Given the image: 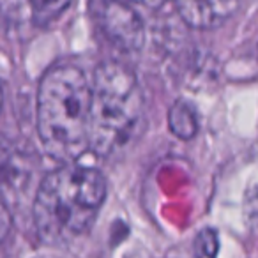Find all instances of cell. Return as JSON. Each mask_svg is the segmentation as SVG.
I'll return each instance as SVG.
<instances>
[{"instance_id": "cell-6", "label": "cell", "mask_w": 258, "mask_h": 258, "mask_svg": "<svg viewBox=\"0 0 258 258\" xmlns=\"http://www.w3.org/2000/svg\"><path fill=\"white\" fill-rule=\"evenodd\" d=\"M170 131L180 140H189L198 133V118L195 110L184 101H177L168 111Z\"/></svg>"}, {"instance_id": "cell-4", "label": "cell", "mask_w": 258, "mask_h": 258, "mask_svg": "<svg viewBox=\"0 0 258 258\" xmlns=\"http://www.w3.org/2000/svg\"><path fill=\"white\" fill-rule=\"evenodd\" d=\"M92 16L101 32L120 50H138L144 43V23L137 11L120 2L92 4Z\"/></svg>"}, {"instance_id": "cell-9", "label": "cell", "mask_w": 258, "mask_h": 258, "mask_svg": "<svg viewBox=\"0 0 258 258\" xmlns=\"http://www.w3.org/2000/svg\"><path fill=\"white\" fill-rule=\"evenodd\" d=\"M9 230H11V214L4 202H0V242L8 237Z\"/></svg>"}, {"instance_id": "cell-3", "label": "cell", "mask_w": 258, "mask_h": 258, "mask_svg": "<svg viewBox=\"0 0 258 258\" xmlns=\"http://www.w3.org/2000/svg\"><path fill=\"white\" fill-rule=\"evenodd\" d=\"M142 89L120 62H104L90 85L89 151L106 158L129 140L142 115Z\"/></svg>"}, {"instance_id": "cell-7", "label": "cell", "mask_w": 258, "mask_h": 258, "mask_svg": "<svg viewBox=\"0 0 258 258\" xmlns=\"http://www.w3.org/2000/svg\"><path fill=\"white\" fill-rule=\"evenodd\" d=\"M218 247V233L211 228L202 230L195 240V258H216Z\"/></svg>"}, {"instance_id": "cell-8", "label": "cell", "mask_w": 258, "mask_h": 258, "mask_svg": "<svg viewBox=\"0 0 258 258\" xmlns=\"http://www.w3.org/2000/svg\"><path fill=\"white\" fill-rule=\"evenodd\" d=\"M244 211H246L247 219H249L254 226H258V186H253L246 193Z\"/></svg>"}, {"instance_id": "cell-10", "label": "cell", "mask_w": 258, "mask_h": 258, "mask_svg": "<svg viewBox=\"0 0 258 258\" xmlns=\"http://www.w3.org/2000/svg\"><path fill=\"white\" fill-rule=\"evenodd\" d=\"M0 104H2V90H0Z\"/></svg>"}, {"instance_id": "cell-1", "label": "cell", "mask_w": 258, "mask_h": 258, "mask_svg": "<svg viewBox=\"0 0 258 258\" xmlns=\"http://www.w3.org/2000/svg\"><path fill=\"white\" fill-rule=\"evenodd\" d=\"M90 83L80 68L53 66L37 89V133L50 158L73 165L89 151Z\"/></svg>"}, {"instance_id": "cell-5", "label": "cell", "mask_w": 258, "mask_h": 258, "mask_svg": "<svg viewBox=\"0 0 258 258\" xmlns=\"http://www.w3.org/2000/svg\"><path fill=\"white\" fill-rule=\"evenodd\" d=\"M179 15L195 29H214L239 9L237 2H177Z\"/></svg>"}, {"instance_id": "cell-2", "label": "cell", "mask_w": 258, "mask_h": 258, "mask_svg": "<svg viewBox=\"0 0 258 258\" xmlns=\"http://www.w3.org/2000/svg\"><path fill=\"white\" fill-rule=\"evenodd\" d=\"M106 197V180L96 168L64 165L50 172L34 198V223L41 240L66 244L82 237L96 221Z\"/></svg>"}]
</instances>
